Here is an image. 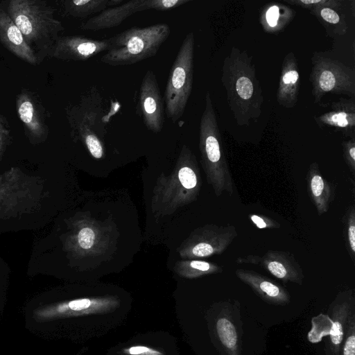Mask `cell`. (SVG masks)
<instances>
[{
  "label": "cell",
  "instance_id": "6da1fadb",
  "mask_svg": "<svg viewBox=\"0 0 355 355\" xmlns=\"http://www.w3.org/2000/svg\"><path fill=\"white\" fill-rule=\"evenodd\" d=\"M222 85L236 123L249 125L262 112L263 96L252 58L245 51L232 46L222 66Z\"/></svg>",
  "mask_w": 355,
  "mask_h": 355
},
{
  "label": "cell",
  "instance_id": "7a4b0ae2",
  "mask_svg": "<svg viewBox=\"0 0 355 355\" xmlns=\"http://www.w3.org/2000/svg\"><path fill=\"white\" fill-rule=\"evenodd\" d=\"M6 12L40 62L49 57L64 29L54 16L55 9L42 0H10Z\"/></svg>",
  "mask_w": 355,
  "mask_h": 355
},
{
  "label": "cell",
  "instance_id": "3957f363",
  "mask_svg": "<svg viewBox=\"0 0 355 355\" xmlns=\"http://www.w3.org/2000/svg\"><path fill=\"white\" fill-rule=\"evenodd\" d=\"M170 33V27L165 23L130 28L110 38V47L101 61L116 67L135 64L153 57Z\"/></svg>",
  "mask_w": 355,
  "mask_h": 355
},
{
  "label": "cell",
  "instance_id": "277c9868",
  "mask_svg": "<svg viewBox=\"0 0 355 355\" xmlns=\"http://www.w3.org/2000/svg\"><path fill=\"white\" fill-rule=\"evenodd\" d=\"M200 147L217 196L224 191L232 196L234 182L223 148L216 115L210 93L205 97V109L200 121Z\"/></svg>",
  "mask_w": 355,
  "mask_h": 355
},
{
  "label": "cell",
  "instance_id": "5b68a950",
  "mask_svg": "<svg viewBox=\"0 0 355 355\" xmlns=\"http://www.w3.org/2000/svg\"><path fill=\"white\" fill-rule=\"evenodd\" d=\"M194 35L187 34L171 67L164 102L166 117L175 123L184 112L193 87Z\"/></svg>",
  "mask_w": 355,
  "mask_h": 355
},
{
  "label": "cell",
  "instance_id": "8992f818",
  "mask_svg": "<svg viewBox=\"0 0 355 355\" xmlns=\"http://www.w3.org/2000/svg\"><path fill=\"white\" fill-rule=\"evenodd\" d=\"M309 80L315 103L327 94L355 97L354 69L322 53L313 54Z\"/></svg>",
  "mask_w": 355,
  "mask_h": 355
},
{
  "label": "cell",
  "instance_id": "52a82bcc",
  "mask_svg": "<svg viewBox=\"0 0 355 355\" xmlns=\"http://www.w3.org/2000/svg\"><path fill=\"white\" fill-rule=\"evenodd\" d=\"M92 96L90 94L83 98L79 105L67 112L72 132L78 134L84 139L92 155L99 159L103 156V149L96 132L97 130H104V126L100 117L101 107L99 104L94 105L96 101L92 105Z\"/></svg>",
  "mask_w": 355,
  "mask_h": 355
},
{
  "label": "cell",
  "instance_id": "ba28073f",
  "mask_svg": "<svg viewBox=\"0 0 355 355\" xmlns=\"http://www.w3.org/2000/svg\"><path fill=\"white\" fill-rule=\"evenodd\" d=\"M16 110L30 142L36 144L45 141L49 129L45 108L38 97L22 89L16 97Z\"/></svg>",
  "mask_w": 355,
  "mask_h": 355
},
{
  "label": "cell",
  "instance_id": "9c48e42d",
  "mask_svg": "<svg viewBox=\"0 0 355 355\" xmlns=\"http://www.w3.org/2000/svg\"><path fill=\"white\" fill-rule=\"evenodd\" d=\"M138 110L146 128L155 133L161 132L164 123V107L154 72L148 70L141 83Z\"/></svg>",
  "mask_w": 355,
  "mask_h": 355
},
{
  "label": "cell",
  "instance_id": "30bf717a",
  "mask_svg": "<svg viewBox=\"0 0 355 355\" xmlns=\"http://www.w3.org/2000/svg\"><path fill=\"white\" fill-rule=\"evenodd\" d=\"M110 45V38L95 40L80 35L60 36L49 57L65 61H85L107 51Z\"/></svg>",
  "mask_w": 355,
  "mask_h": 355
},
{
  "label": "cell",
  "instance_id": "8fae6325",
  "mask_svg": "<svg viewBox=\"0 0 355 355\" xmlns=\"http://www.w3.org/2000/svg\"><path fill=\"white\" fill-rule=\"evenodd\" d=\"M150 9H157V0L128 1L120 6L106 8L97 15L90 17L82 23L80 28L96 31L114 28L133 14Z\"/></svg>",
  "mask_w": 355,
  "mask_h": 355
},
{
  "label": "cell",
  "instance_id": "7c38bea8",
  "mask_svg": "<svg viewBox=\"0 0 355 355\" xmlns=\"http://www.w3.org/2000/svg\"><path fill=\"white\" fill-rule=\"evenodd\" d=\"M316 124L329 127L348 138H355V98L340 97L328 112L314 116Z\"/></svg>",
  "mask_w": 355,
  "mask_h": 355
},
{
  "label": "cell",
  "instance_id": "4fadbf2b",
  "mask_svg": "<svg viewBox=\"0 0 355 355\" xmlns=\"http://www.w3.org/2000/svg\"><path fill=\"white\" fill-rule=\"evenodd\" d=\"M258 265L286 283L291 282L302 284L304 278L301 266L289 252L268 250L263 256H259Z\"/></svg>",
  "mask_w": 355,
  "mask_h": 355
},
{
  "label": "cell",
  "instance_id": "5bb4252c",
  "mask_svg": "<svg viewBox=\"0 0 355 355\" xmlns=\"http://www.w3.org/2000/svg\"><path fill=\"white\" fill-rule=\"evenodd\" d=\"M300 87V75L296 56L289 52L284 57L281 69L276 98L277 103L286 108L295 106Z\"/></svg>",
  "mask_w": 355,
  "mask_h": 355
},
{
  "label": "cell",
  "instance_id": "9a60e30c",
  "mask_svg": "<svg viewBox=\"0 0 355 355\" xmlns=\"http://www.w3.org/2000/svg\"><path fill=\"white\" fill-rule=\"evenodd\" d=\"M0 42L10 52L33 65L40 62L7 12L0 7Z\"/></svg>",
  "mask_w": 355,
  "mask_h": 355
},
{
  "label": "cell",
  "instance_id": "2e32d148",
  "mask_svg": "<svg viewBox=\"0 0 355 355\" xmlns=\"http://www.w3.org/2000/svg\"><path fill=\"white\" fill-rule=\"evenodd\" d=\"M236 276L250 286L264 301L273 304H286L290 302V295L282 286L275 283L257 272L239 268Z\"/></svg>",
  "mask_w": 355,
  "mask_h": 355
},
{
  "label": "cell",
  "instance_id": "e0dca14e",
  "mask_svg": "<svg viewBox=\"0 0 355 355\" xmlns=\"http://www.w3.org/2000/svg\"><path fill=\"white\" fill-rule=\"evenodd\" d=\"M343 4L341 0H318L309 10L331 37L343 35L347 31L346 15L342 11Z\"/></svg>",
  "mask_w": 355,
  "mask_h": 355
},
{
  "label": "cell",
  "instance_id": "ac0fdd59",
  "mask_svg": "<svg viewBox=\"0 0 355 355\" xmlns=\"http://www.w3.org/2000/svg\"><path fill=\"white\" fill-rule=\"evenodd\" d=\"M306 180L310 199L321 216L328 211L334 200L335 187L321 174L317 162L310 164Z\"/></svg>",
  "mask_w": 355,
  "mask_h": 355
},
{
  "label": "cell",
  "instance_id": "d6986e66",
  "mask_svg": "<svg viewBox=\"0 0 355 355\" xmlns=\"http://www.w3.org/2000/svg\"><path fill=\"white\" fill-rule=\"evenodd\" d=\"M295 11L281 3L271 2L262 9L260 24L265 32L278 34L294 19Z\"/></svg>",
  "mask_w": 355,
  "mask_h": 355
},
{
  "label": "cell",
  "instance_id": "ffe728a7",
  "mask_svg": "<svg viewBox=\"0 0 355 355\" xmlns=\"http://www.w3.org/2000/svg\"><path fill=\"white\" fill-rule=\"evenodd\" d=\"M109 7V0H71L63 1L64 12L73 18L85 19Z\"/></svg>",
  "mask_w": 355,
  "mask_h": 355
},
{
  "label": "cell",
  "instance_id": "44dd1931",
  "mask_svg": "<svg viewBox=\"0 0 355 355\" xmlns=\"http://www.w3.org/2000/svg\"><path fill=\"white\" fill-rule=\"evenodd\" d=\"M217 335L223 346L233 355L236 354L238 336L234 324L226 317H220L216 324Z\"/></svg>",
  "mask_w": 355,
  "mask_h": 355
},
{
  "label": "cell",
  "instance_id": "7402d4cb",
  "mask_svg": "<svg viewBox=\"0 0 355 355\" xmlns=\"http://www.w3.org/2000/svg\"><path fill=\"white\" fill-rule=\"evenodd\" d=\"M311 323L312 328L308 334V339L311 343H318L323 336L330 334L333 320L328 315L320 314L314 317Z\"/></svg>",
  "mask_w": 355,
  "mask_h": 355
},
{
  "label": "cell",
  "instance_id": "603a6c76",
  "mask_svg": "<svg viewBox=\"0 0 355 355\" xmlns=\"http://www.w3.org/2000/svg\"><path fill=\"white\" fill-rule=\"evenodd\" d=\"M347 307V304L345 303L334 313L333 324L329 336L331 343L336 347L339 346L343 340V323L346 320Z\"/></svg>",
  "mask_w": 355,
  "mask_h": 355
},
{
  "label": "cell",
  "instance_id": "cb8c5ba5",
  "mask_svg": "<svg viewBox=\"0 0 355 355\" xmlns=\"http://www.w3.org/2000/svg\"><path fill=\"white\" fill-rule=\"evenodd\" d=\"M345 236L346 246L352 261L355 257V209L352 205L349 207L345 216Z\"/></svg>",
  "mask_w": 355,
  "mask_h": 355
},
{
  "label": "cell",
  "instance_id": "d4e9b609",
  "mask_svg": "<svg viewBox=\"0 0 355 355\" xmlns=\"http://www.w3.org/2000/svg\"><path fill=\"white\" fill-rule=\"evenodd\" d=\"M343 157L352 175L355 173V138H349L342 143Z\"/></svg>",
  "mask_w": 355,
  "mask_h": 355
},
{
  "label": "cell",
  "instance_id": "484cf974",
  "mask_svg": "<svg viewBox=\"0 0 355 355\" xmlns=\"http://www.w3.org/2000/svg\"><path fill=\"white\" fill-rule=\"evenodd\" d=\"M354 315L349 320L347 336L343 347V355H355V331Z\"/></svg>",
  "mask_w": 355,
  "mask_h": 355
},
{
  "label": "cell",
  "instance_id": "4316f807",
  "mask_svg": "<svg viewBox=\"0 0 355 355\" xmlns=\"http://www.w3.org/2000/svg\"><path fill=\"white\" fill-rule=\"evenodd\" d=\"M11 141V130L6 116L0 114V154Z\"/></svg>",
  "mask_w": 355,
  "mask_h": 355
},
{
  "label": "cell",
  "instance_id": "83f0119b",
  "mask_svg": "<svg viewBox=\"0 0 355 355\" xmlns=\"http://www.w3.org/2000/svg\"><path fill=\"white\" fill-rule=\"evenodd\" d=\"M179 179L182 186L188 189H191L197 185V177L193 170L189 167H182L179 171Z\"/></svg>",
  "mask_w": 355,
  "mask_h": 355
},
{
  "label": "cell",
  "instance_id": "f1b7e54d",
  "mask_svg": "<svg viewBox=\"0 0 355 355\" xmlns=\"http://www.w3.org/2000/svg\"><path fill=\"white\" fill-rule=\"evenodd\" d=\"M251 221L259 228V229H272L279 228L280 224L277 221L270 218L259 216L257 214L250 215Z\"/></svg>",
  "mask_w": 355,
  "mask_h": 355
},
{
  "label": "cell",
  "instance_id": "f546056e",
  "mask_svg": "<svg viewBox=\"0 0 355 355\" xmlns=\"http://www.w3.org/2000/svg\"><path fill=\"white\" fill-rule=\"evenodd\" d=\"M95 239L94 231L89 227L83 228L78 233V239L80 246L83 249L92 247Z\"/></svg>",
  "mask_w": 355,
  "mask_h": 355
},
{
  "label": "cell",
  "instance_id": "4dcf8cb0",
  "mask_svg": "<svg viewBox=\"0 0 355 355\" xmlns=\"http://www.w3.org/2000/svg\"><path fill=\"white\" fill-rule=\"evenodd\" d=\"M129 353L133 355H159L160 353L144 346H135L129 349Z\"/></svg>",
  "mask_w": 355,
  "mask_h": 355
},
{
  "label": "cell",
  "instance_id": "1f68e13d",
  "mask_svg": "<svg viewBox=\"0 0 355 355\" xmlns=\"http://www.w3.org/2000/svg\"><path fill=\"white\" fill-rule=\"evenodd\" d=\"M91 302L88 299H82L71 301L69 303V307L73 311H80L89 307Z\"/></svg>",
  "mask_w": 355,
  "mask_h": 355
},
{
  "label": "cell",
  "instance_id": "d6a6232c",
  "mask_svg": "<svg viewBox=\"0 0 355 355\" xmlns=\"http://www.w3.org/2000/svg\"><path fill=\"white\" fill-rule=\"evenodd\" d=\"M259 258V256L258 255H248L244 257H238L236 262L238 263H250L258 265Z\"/></svg>",
  "mask_w": 355,
  "mask_h": 355
}]
</instances>
